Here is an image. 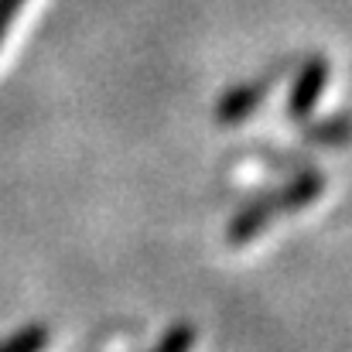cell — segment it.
Segmentation results:
<instances>
[{"label":"cell","instance_id":"1","mask_svg":"<svg viewBox=\"0 0 352 352\" xmlns=\"http://www.w3.org/2000/svg\"><path fill=\"white\" fill-rule=\"evenodd\" d=\"M322 192H325V175L305 168V171H298L287 185H280V188H274V192L256 195L253 202H246L233 216V223L226 226V239H230L233 246L236 243H250L253 236L263 233V230L270 226V219H274L277 212H298V209L311 206Z\"/></svg>","mask_w":352,"mask_h":352},{"label":"cell","instance_id":"2","mask_svg":"<svg viewBox=\"0 0 352 352\" xmlns=\"http://www.w3.org/2000/svg\"><path fill=\"white\" fill-rule=\"evenodd\" d=\"M329 72H332V69H329V58H325V55H311V58L298 69V76H294V82H291V93H287V117L308 120L315 113L318 100L325 96Z\"/></svg>","mask_w":352,"mask_h":352},{"label":"cell","instance_id":"3","mask_svg":"<svg viewBox=\"0 0 352 352\" xmlns=\"http://www.w3.org/2000/svg\"><path fill=\"white\" fill-rule=\"evenodd\" d=\"M274 79H277V72H270V76H263V79H253V82H243V86L226 89V93H223V100L216 103V120H219L223 126H236V123L250 120L253 117V110L263 103V96L274 89Z\"/></svg>","mask_w":352,"mask_h":352},{"label":"cell","instance_id":"4","mask_svg":"<svg viewBox=\"0 0 352 352\" xmlns=\"http://www.w3.org/2000/svg\"><path fill=\"white\" fill-rule=\"evenodd\" d=\"M305 140L315 144V147H346V144H352V113H336L329 120L308 123Z\"/></svg>","mask_w":352,"mask_h":352},{"label":"cell","instance_id":"5","mask_svg":"<svg viewBox=\"0 0 352 352\" xmlns=\"http://www.w3.org/2000/svg\"><path fill=\"white\" fill-rule=\"evenodd\" d=\"M48 349V329L45 325H28L14 332L10 339L0 342V352H45Z\"/></svg>","mask_w":352,"mask_h":352},{"label":"cell","instance_id":"6","mask_svg":"<svg viewBox=\"0 0 352 352\" xmlns=\"http://www.w3.org/2000/svg\"><path fill=\"white\" fill-rule=\"evenodd\" d=\"M192 346H195V325L178 322V325H171V329L164 332V339L151 352H192Z\"/></svg>","mask_w":352,"mask_h":352},{"label":"cell","instance_id":"7","mask_svg":"<svg viewBox=\"0 0 352 352\" xmlns=\"http://www.w3.org/2000/svg\"><path fill=\"white\" fill-rule=\"evenodd\" d=\"M21 7H24V0H0V41H3V34H7V28L17 17Z\"/></svg>","mask_w":352,"mask_h":352}]
</instances>
